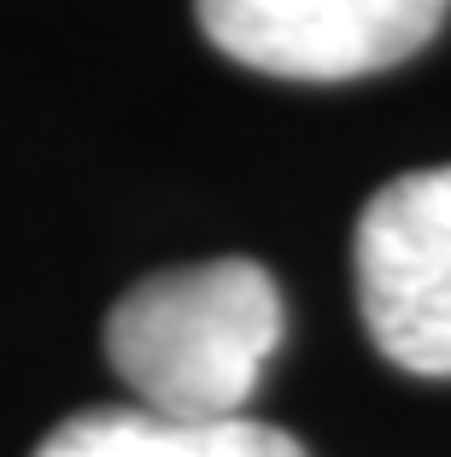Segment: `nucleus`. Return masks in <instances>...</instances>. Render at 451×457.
Masks as SVG:
<instances>
[{"mask_svg":"<svg viewBox=\"0 0 451 457\" xmlns=\"http://www.w3.org/2000/svg\"><path fill=\"white\" fill-rule=\"evenodd\" d=\"M281 294L253 258L159 270L106 317V358L141 411L164 422L246 417L281 346Z\"/></svg>","mask_w":451,"mask_h":457,"instance_id":"nucleus-1","label":"nucleus"},{"mask_svg":"<svg viewBox=\"0 0 451 457\" xmlns=\"http://www.w3.org/2000/svg\"><path fill=\"white\" fill-rule=\"evenodd\" d=\"M358 305L387 363L451 376V164L393 176L358 217Z\"/></svg>","mask_w":451,"mask_h":457,"instance_id":"nucleus-2","label":"nucleus"},{"mask_svg":"<svg viewBox=\"0 0 451 457\" xmlns=\"http://www.w3.org/2000/svg\"><path fill=\"white\" fill-rule=\"evenodd\" d=\"M235 65L288 82H352L428 47L451 0H194Z\"/></svg>","mask_w":451,"mask_h":457,"instance_id":"nucleus-3","label":"nucleus"},{"mask_svg":"<svg viewBox=\"0 0 451 457\" xmlns=\"http://www.w3.org/2000/svg\"><path fill=\"white\" fill-rule=\"evenodd\" d=\"M146 457H305V445L258 417H223V422H164L159 417Z\"/></svg>","mask_w":451,"mask_h":457,"instance_id":"nucleus-4","label":"nucleus"}]
</instances>
